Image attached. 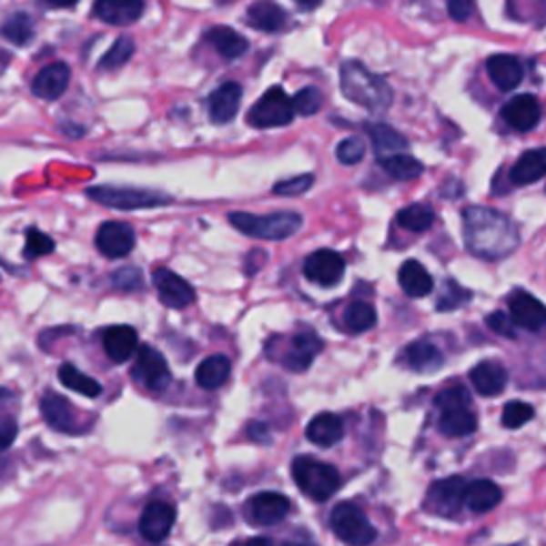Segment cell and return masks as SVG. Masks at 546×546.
Segmentation results:
<instances>
[{
    "instance_id": "cell-1",
    "label": "cell",
    "mask_w": 546,
    "mask_h": 546,
    "mask_svg": "<svg viewBox=\"0 0 546 546\" xmlns=\"http://www.w3.org/2000/svg\"><path fill=\"white\" fill-rule=\"evenodd\" d=\"M465 246L480 258L498 260L512 254L519 248V228L508 216L491 207H468L463 212Z\"/></svg>"
},
{
    "instance_id": "cell-2",
    "label": "cell",
    "mask_w": 546,
    "mask_h": 546,
    "mask_svg": "<svg viewBox=\"0 0 546 546\" xmlns=\"http://www.w3.org/2000/svg\"><path fill=\"white\" fill-rule=\"evenodd\" d=\"M339 88L355 105H361L371 114H382L393 105V90L380 76H374L368 66L357 60L344 62L339 68Z\"/></svg>"
},
{
    "instance_id": "cell-3",
    "label": "cell",
    "mask_w": 546,
    "mask_h": 546,
    "mask_svg": "<svg viewBox=\"0 0 546 546\" xmlns=\"http://www.w3.org/2000/svg\"><path fill=\"white\" fill-rule=\"evenodd\" d=\"M231 225L244 235L267 241H282L293 238L303 227V216L297 212H276V214H246L233 212L228 214Z\"/></svg>"
},
{
    "instance_id": "cell-4",
    "label": "cell",
    "mask_w": 546,
    "mask_h": 546,
    "mask_svg": "<svg viewBox=\"0 0 546 546\" xmlns=\"http://www.w3.org/2000/svg\"><path fill=\"white\" fill-rule=\"evenodd\" d=\"M293 478L301 493H306L314 501H327L338 493L341 485L338 468L314 457H297L293 461Z\"/></svg>"
},
{
    "instance_id": "cell-5",
    "label": "cell",
    "mask_w": 546,
    "mask_h": 546,
    "mask_svg": "<svg viewBox=\"0 0 546 546\" xmlns=\"http://www.w3.org/2000/svg\"><path fill=\"white\" fill-rule=\"evenodd\" d=\"M297 114L293 98L280 86H273L248 111V124L254 128H280L288 126Z\"/></svg>"
},
{
    "instance_id": "cell-6",
    "label": "cell",
    "mask_w": 546,
    "mask_h": 546,
    "mask_svg": "<svg viewBox=\"0 0 546 546\" xmlns=\"http://www.w3.org/2000/svg\"><path fill=\"white\" fill-rule=\"evenodd\" d=\"M331 530L341 542L365 546L376 542L378 530L371 525V521L365 517L361 508H357L350 501H341L331 512Z\"/></svg>"
},
{
    "instance_id": "cell-7",
    "label": "cell",
    "mask_w": 546,
    "mask_h": 546,
    "mask_svg": "<svg viewBox=\"0 0 546 546\" xmlns=\"http://www.w3.org/2000/svg\"><path fill=\"white\" fill-rule=\"evenodd\" d=\"M92 201L114 209H150L163 207L171 201L169 195L146 188H116V186H95L88 190Z\"/></svg>"
},
{
    "instance_id": "cell-8",
    "label": "cell",
    "mask_w": 546,
    "mask_h": 546,
    "mask_svg": "<svg viewBox=\"0 0 546 546\" xmlns=\"http://www.w3.org/2000/svg\"><path fill=\"white\" fill-rule=\"evenodd\" d=\"M346 260L335 250H316L303 263V276L316 287L333 288L344 278Z\"/></svg>"
},
{
    "instance_id": "cell-9",
    "label": "cell",
    "mask_w": 546,
    "mask_h": 546,
    "mask_svg": "<svg viewBox=\"0 0 546 546\" xmlns=\"http://www.w3.org/2000/svg\"><path fill=\"white\" fill-rule=\"evenodd\" d=\"M133 376L154 393L165 390L171 382V369L167 365V359L152 346H141L139 352H136Z\"/></svg>"
},
{
    "instance_id": "cell-10",
    "label": "cell",
    "mask_w": 546,
    "mask_h": 546,
    "mask_svg": "<svg viewBox=\"0 0 546 546\" xmlns=\"http://www.w3.org/2000/svg\"><path fill=\"white\" fill-rule=\"evenodd\" d=\"M288 512H290V501L284 498L282 493H276V491H263L252 495L246 504V519L250 521L252 525H258V527H269L280 523V521L287 519Z\"/></svg>"
},
{
    "instance_id": "cell-11",
    "label": "cell",
    "mask_w": 546,
    "mask_h": 546,
    "mask_svg": "<svg viewBox=\"0 0 546 546\" xmlns=\"http://www.w3.org/2000/svg\"><path fill=\"white\" fill-rule=\"evenodd\" d=\"M152 280L154 287L158 290V299L163 306L171 309H182L188 308L190 303H195V288H192L182 276H177L176 271L158 267V269L152 273Z\"/></svg>"
},
{
    "instance_id": "cell-12",
    "label": "cell",
    "mask_w": 546,
    "mask_h": 546,
    "mask_svg": "<svg viewBox=\"0 0 546 546\" xmlns=\"http://www.w3.org/2000/svg\"><path fill=\"white\" fill-rule=\"evenodd\" d=\"M176 525V508L167 501H152L139 519V533L147 542H163Z\"/></svg>"
},
{
    "instance_id": "cell-13",
    "label": "cell",
    "mask_w": 546,
    "mask_h": 546,
    "mask_svg": "<svg viewBox=\"0 0 546 546\" xmlns=\"http://www.w3.org/2000/svg\"><path fill=\"white\" fill-rule=\"evenodd\" d=\"M96 248L107 258L126 257L135 248V231L124 222H103L96 231Z\"/></svg>"
},
{
    "instance_id": "cell-14",
    "label": "cell",
    "mask_w": 546,
    "mask_h": 546,
    "mask_svg": "<svg viewBox=\"0 0 546 546\" xmlns=\"http://www.w3.org/2000/svg\"><path fill=\"white\" fill-rule=\"evenodd\" d=\"M508 308H511L514 325L525 331L536 333L546 327V306L525 290H514L508 299Z\"/></svg>"
},
{
    "instance_id": "cell-15",
    "label": "cell",
    "mask_w": 546,
    "mask_h": 546,
    "mask_svg": "<svg viewBox=\"0 0 546 546\" xmlns=\"http://www.w3.org/2000/svg\"><path fill=\"white\" fill-rule=\"evenodd\" d=\"M322 350V339L314 331H301L290 338L288 350L282 359V365L290 371H306Z\"/></svg>"
},
{
    "instance_id": "cell-16",
    "label": "cell",
    "mask_w": 546,
    "mask_h": 546,
    "mask_svg": "<svg viewBox=\"0 0 546 546\" xmlns=\"http://www.w3.org/2000/svg\"><path fill=\"white\" fill-rule=\"evenodd\" d=\"M41 414L46 423L56 431L76 433L77 431V414L73 403L58 393H46L41 399Z\"/></svg>"
},
{
    "instance_id": "cell-17",
    "label": "cell",
    "mask_w": 546,
    "mask_h": 546,
    "mask_svg": "<svg viewBox=\"0 0 546 546\" xmlns=\"http://www.w3.org/2000/svg\"><path fill=\"white\" fill-rule=\"evenodd\" d=\"M540 116H542V109H540L538 98L531 95L514 96L504 105V109H501V117H504L508 126L521 130V133L536 128Z\"/></svg>"
},
{
    "instance_id": "cell-18",
    "label": "cell",
    "mask_w": 546,
    "mask_h": 546,
    "mask_svg": "<svg viewBox=\"0 0 546 546\" xmlns=\"http://www.w3.org/2000/svg\"><path fill=\"white\" fill-rule=\"evenodd\" d=\"M68 82H71V68L65 62H54L35 76L33 95L43 98V101H56L65 95Z\"/></svg>"
},
{
    "instance_id": "cell-19",
    "label": "cell",
    "mask_w": 546,
    "mask_h": 546,
    "mask_svg": "<svg viewBox=\"0 0 546 546\" xmlns=\"http://www.w3.org/2000/svg\"><path fill=\"white\" fill-rule=\"evenodd\" d=\"M144 0H96L95 15L111 26H128L144 15Z\"/></svg>"
},
{
    "instance_id": "cell-20",
    "label": "cell",
    "mask_w": 546,
    "mask_h": 546,
    "mask_svg": "<svg viewBox=\"0 0 546 546\" xmlns=\"http://www.w3.org/2000/svg\"><path fill=\"white\" fill-rule=\"evenodd\" d=\"M241 96H244V90H241V86L235 82H227L222 84L220 88H216L207 98V109L212 122L216 124L231 122L239 111Z\"/></svg>"
},
{
    "instance_id": "cell-21",
    "label": "cell",
    "mask_w": 546,
    "mask_h": 546,
    "mask_svg": "<svg viewBox=\"0 0 546 546\" xmlns=\"http://www.w3.org/2000/svg\"><path fill=\"white\" fill-rule=\"evenodd\" d=\"M344 423L338 414L322 412L309 420L306 427V438L309 442L320 446V449H331V446L339 444L344 440Z\"/></svg>"
},
{
    "instance_id": "cell-22",
    "label": "cell",
    "mask_w": 546,
    "mask_h": 546,
    "mask_svg": "<svg viewBox=\"0 0 546 546\" xmlns=\"http://www.w3.org/2000/svg\"><path fill=\"white\" fill-rule=\"evenodd\" d=\"M136 341H139V335H136L133 327L128 325L109 327L103 335L105 355H107L114 363H126L128 359L135 355Z\"/></svg>"
},
{
    "instance_id": "cell-23",
    "label": "cell",
    "mask_w": 546,
    "mask_h": 546,
    "mask_svg": "<svg viewBox=\"0 0 546 546\" xmlns=\"http://www.w3.org/2000/svg\"><path fill=\"white\" fill-rule=\"evenodd\" d=\"M465 489H468V482L461 476H452L442 482H436L430 491L433 508L440 514L457 512L461 504H465Z\"/></svg>"
},
{
    "instance_id": "cell-24",
    "label": "cell",
    "mask_w": 546,
    "mask_h": 546,
    "mask_svg": "<svg viewBox=\"0 0 546 546\" xmlns=\"http://www.w3.org/2000/svg\"><path fill=\"white\" fill-rule=\"evenodd\" d=\"M487 73L500 90L511 92L523 82V65L511 54H498L487 60Z\"/></svg>"
},
{
    "instance_id": "cell-25",
    "label": "cell",
    "mask_w": 546,
    "mask_h": 546,
    "mask_svg": "<svg viewBox=\"0 0 546 546\" xmlns=\"http://www.w3.org/2000/svg\"><path fill=\"white\" fill-rule=\"evenodd\" d=\"M470 380L474 384L476 393L485 397H495L506 389L508 371L495 361H482L470 371Z\"/></svg>"
},
{
    "instance_id": "cell-26",
    "label": "cell",
    "mask_w": 546,
    "mask_h": 546,
    "mask_svg": "<svg viewBox=\"0 0 546 546\" xmlns=\"http://www.w3.org/2000/svg\"><path fill=\"white\" fill-rule=\"evenodd\" d=\"M397 280H399V287L403 293L412 297V299L427 297L433 290L431 273L427 271L419 260H406V263L401 265Z\"/></svg>"
},
{
    "instance_id": "cell-27",
    "label": "cell",
    "mask_w": 546,
    "mask_h": 546,
    "mask_svg": "<svg viewBox=\"0 0 546 546\" xmlns=\"http://www.w3.org/2000/svg\"><path fill=\"white\" fill-rule=\"evenodd\" d=\"M287 14L273 0H257L248 7V22L263 33H280L287 26Z\"/></svg>"
},
{
    "instance_id": "cell-28",
    "label": "cell",
    "mask_w": 546,
    "mask_h": 546,
    "mask_svg": "<svg viewBox=\"0 0 546 546\" xmlns=\"http://www.w3.org/2000/svg\"><path fill=\"white\" fill-rule=\"evenodd\" d=\"M403 359H406V365L410 369L420 371V374H431V371H436L444 365L442 352H440L438 346H433L427 339H419L414 344H410L403 350Z\"/></svg>"
},
{
    "instance_id": "cell-29",
    "label": "cell",
    "mask_w": 546,
    "mask_h": 546,
    "mask_svg": "<svg viewBox=\"0 0 546 546\" xmlns=\"http://www.w3.org/2000/svg\"><path fill=\"white\" fill-rule=\"evenodd\" d=\"M470 408L471 406H457V408L440 410V420H438L440 431L449 438L471 436V433L476 431L478 420Z\"/></svg>"
},
{
    "instance_id": "cell-30",
    "label": "cell",
    "mask_w": 546,
    "mask_h": 546,
    "mask_svg": "<svg viewBox=\"0 0 546 546\" xmlns=\"http://www.w3.org/2000/svg\"><path fill=\"white\" fill-rule=\"evenodd\" d=\"M546 176V147L527 150L511 169V179L517 186H527L538 182Z\"/></svg>"
},
{
    "instance_id": "cell-31",
    "label": "cell",
    "mask_w": 546,
    "mask_h": 546,
    "mask_svg": "<svg viewBox=\"0 0 546 546\" xmlns=\"http://www.w3.org/2000/svg\"><path fill=\"white\" fill-rule=\"evenodd\" d=\"M500 501L501 489L493 480H487V478L470 482L468 489H465V506L476 514L493 511L495 506H500Z\"/></svg>"
},
{
    "instance_id": "cell-32",
    "label": "cell",
    "mask_w": 546,
    "mask_h": 546,
    "mask_svg": "<svg viewBox=\"0 0 546 546\" xmlns=\"http://www.w3.org/2000/svg\"><path fill=\"white\" fill-rule=\"evenodd\" d=\"M205 39L212 43L216 52L227 60H238L248 52V39L241 36L238 30L228 26H214L205 33Z\"/></svg>"
},
{
    "instance_id": "cell-33",
    "label": "cell",
    "mask_w": 546,
    "mask_h": 546,
    "mask_svg": "<svg viewBox=\"0 0 546 546\" xmlns=\"http://www.w3.org/2000/svg\"><path fill=\"white\" fill-rule=\"evenodd\" d=\"M231 376V361L225 355H214L197 368L195 380L205 390H216L228 380Z\"/></svg>"
},
{
    "instance_id": "cell-34",
    "label": "cell",
    "mask_w": 546,
    "mask_h": 546,
    "mask_svg": "<svg viewBox=\"0 0 546 546\" xmlns=\"http://www.w3.org/2000/svg\"><path fill=\"white\" fill-rule=\"evenodd\" d=\"M368 133L371 136V144H374L378 160L408 150V141L403 139L401 133H397L395 128L387 126V124H374V126L368 128Z\"/></svg>"
},
{
    "instance_id": "cell-35",
    "label": "cell",
    "mask_w": 546,
    "mask_h": 546,
    "mask_svg": "<svg viewBox=\"0 0 546 546\" xmlns=\"http://www.w3.org/2000/svg\"><path fill=\"white\" fill-rule=\"evenodd\" d=\"M58 380L62 382V387L76 390V393L84 395V397H90V399H96V397L103 393L101 382H96L95 378L86 376L84 371H79L76 365H71V363L60 365Z\"/></svg>"
},
{
    "instance_id": "cell-36",
    "label": "cell",
    "mask_w": 546,
    "mask_h": 546,
    "mask_svg": "<svg viewBox=\"0 0 546 546\" xmlns=\"http://www.w3.org/2000/svg\"><path fill=\"white\" fill-rule=\"evenodd\" d=\"M433 222H436V212L431 205L425 203L408 205L397 212V225L412 233H425L427 228L433 227Z\"/></svg>"
},
{
    "instance_id": "cell-37",
    "label": "cell",
    "mask_w": 546,
    "mask_h": 546,
    "mask_svg": "<svg viewBox=\"0 0 546 546\" xmlns=\"http://www.w3.org/2000/svg\"><path fill=\"white\" fill-rule=\"evenodd\" d=\"M380 165L390 177L399 179V182L417 179L423 176V171H425L423 163H419V160L414 157H410V154H393V157L380 158Z\"/></svg>"
},
{
    "instance_id": "cell-38",
    "label": "cell",
    "mask_w": 546,
    "mask_h": 546,
    "mask_svg": "<svg viewBox=\"0 0 546 546\" xmlns=\"http://www.w3.org/2000/svg\"><path fill=\"white\" fill-rule=\"evenodd\" d=\"M378 322L376 309L365 301H355L344 309V327L350 333H365Z\"/></svg>"
},
{
    "instance_id": "cell-39",
    "label": "cell",
    "mask_w": 546,
    "mask_h": 546,
    "mask_svg": "<svg viewBox=\"0 0 546 546\" xmlns=\"http://www.w3.org/2000/svg\"><path fill=\"white\" fill-rule=\"evenodd\" d=\"M133 54H135L133 39H130V36H120V39L109 47V52L103 56L101 62H98V68H101V71H116V68L126 65V62L133 58Z\"/></svg>"
},
{
    "instance_id": "cell-40",
    "label": "cell",
    "mask_w": 546,
    "mask_h": 546,
    "mask_svg": "<svg viewBox=\"0 0 546 546\" xmlns=\"http://www.w3.org/2000/svg\"><path fill=\"white\" fill-rule=\"evenodd\" d=\"M35 24L30 20L28 14H14L7 17L3 26V35L5 39L15 43V46H26V43L33 39L35 35Z\"/></svg>"
},
{
    "instance_id": "cell-41",
    "label": "cell",
    "mask_w": 546,
    "mask_h": 546,
    "mask_svg": "<svg viewBox=\"0 0 546 546\" xmlns=\"http://www.w3.org/2000/svg\"><path fill=\"white\" fill-rule=\"evenodd\" d=\"M533 419V408L525 401H511L504 406V412H501V425L506 430H519L525 423H530Z\"/></svg>"
},
{
    "instance_id": "cell-42",
    "label": "cell",
    "mask_w": 546,
    "mask_h": 546,
    "mask_svg": "<svg viewBox=\"0 0 546 546\" xmlns=\"http://www.w3.org/2000/svg\"><path fill=\"white\" fill-rule=\"evenodd\" d=\"M54 239L46 235L39 228H28L26 231V246H24V257L26 258H39L46 254L54 252Z\"/></svg>"
},
{
    "instance_id": "cell-43",
    "label": "cell",
    "mask_w": 546,
    "mask_h": 546,
    "mask_svg": "<svg viewBox=\"0 0 546 546\" xmlns=\"http://www.w3.org/2000/svg\"><path fill=\"white\" fill-rule=\"evenodd\" d=\"M335 157L341 165H359L365 157V144L361 136H349V139H344L338 146V150H335Z\"/></svg>"
},
{
    "instance_id": "cell-44",
    "label": "cell",
    "mask_w": 546,
    "mask_h": 546,
    "mask_svg": "<svg viewBox=\"0 0 546 546\" xmlns=\"http://www.w3.org/2000/svg\"><path fill=\"white\" fill-rule=\"evenodd\" d=\"M295 109L299 116H314L318 114L322 107V95L318 88H312V86H308V88H303L297 92L293 96Z\"/></svg>"
},
{
    "instance_id": "cell-45",
    "label": "cell",
    "mask_w": 546,
    "mask_h": 546,
    "mask_svg": "<svg viewBox=\"0 0 546 546\" xmlns=\"http://www.w3.org/2000/svg\"><path fill=\"white\" fill-rule=\"evenodd\" d=\"M470 299H471V295L468 293V290L461 288L455 282H446V290H444V295L440 297L438 309L440 312H449V309L461 308L463 303H468Z\"/></svg>"
},
{
    "instance_id": "cell-46",
    "label": "cell",
    "mask_w": 546,
    "mask_h": 546,
    "mask_svg": "<svg viewBox=\"0 0 546 546\" xmlns=\"http://www.w3.org/2000/svg\"><path fill=\"white\" fill-rule=\"evenodd\" d=\"M314 177L312 176H297L293 179H284V182H278L273 186V192L280 197H297L303 195V192H308L312 188Z\"/></svg>"
},
{
    "instance_id": "cell-47",
    "label": "cell",
    "mask_w": 546,
    "mask_h": 546,
    "mask_svg": "<svg viewBox=\"0 0 546 546\" xmlns=\"http://www.w3.org/2000/svg\"><path fill=\"white\" fill-rule=\"evenodd\" d=\"M111 284H114L117 290L130 293V290H136L141 287V271L135 269V267H124V269H117L114 276H111Z\"/></svg>"
},
{
    "instance_id": "cell-48",
    "label": "cell",
    "mask_w": 546,
    "mask_h": 546,
    "mask_svg": "<svg viewBox=\"0 0 546 546\" xmlns=\"http://www.w3.org/2000/svg\"><path fill=\"white\" fill-rule=\"evenodd\" d=\"M436 406H438V410L471 406V399H470V393L463 387H452V389L442 390V393L436 397Z\"/></svg>"
},
{
    "instance_id": "cell-49",
    "label": "cell",
    "mask_w": 546,
    "mask_h": 546,
    "mask_svg": "<svg viewBox=\"0 0 546 546\" xmlns=\"http://www.w3.org/2000/svg\"><path fill=\"white\" fill-rule=\"evenodd\" d=\"M476 0H449V15L455 22H468L474 15Z\"/></svg>"
},
{
    "instance_id": "cell-50",
    "label": "cell",
    "mask_w": 546,
    "mask_h": 546,
    "mask_svg": "<svg viewBox=\"0 0 546 546\" xmlns=\"http://www.w3.org/2000/svg\"><path fill=\"white\" fill-rule=\"evenodd\" d=\"M487 325H489V329H491V331L500 333V335H506V338H514V335H517V333H514V329H512V325H514L512 316L508 318L504 312L489 314L487 316Z\"/></svg>"
},
{
    "instance_id": "cell-51",
    "label": "cell",
    "mask_w": 546,
    "mask_h": 546,
    "mask_svg": "<svg viewBox=\"0 0 546 546\" xmlns=\"http://www.w3.org/2000/svg\"><path fill=\"white\" fill-rule=\"evenodd\" d=\"M248 438L257 440V442H263V444L271 440L269 431H267V425L263 423H250V427H248Z\"/></svg>"
},
{
    "instance_id": "cell-52",
    "label": "cell",
    "mask_w": 546,
    "mask_h": 546,
    "mask_svg": "<svg viewBox=\"0 0 546 546\" xmlns=\"http://www.w3.org/2000/svg\"><path fill=\"white\" fill-rule=\"evenodd\" d=\"M17 433V427L11 419H5L3 423V449H9L11 444H14V438Z\"/></svg>"
},
{
    "instance_id": "cell-53",
    "label": "cell",
    "mask_w": 546,
    "mask_h": 546,
    "mask_svg": "<svg viewBox=\"0 0 546 546\" xmlns=\"http://www.w3.org/2000/svg\"><path fill=\"white\" fill-rule=\"evenodd\" d=\"M43 3H47L49 7H58V9H71L76 7L79 0H43Z\"/></svg>"
},
{
    "instance_id": "cell-54",
    "label": "cell",
    "mask_w": 546,
    "mask_h": 546,
    "mask_svg": "<svg viewBox=\"0 0 546 546\" xmlns=\"http://www.w3.org/2000/svg\"><path fill=\"white\" fill-rule=\"evenodd\" d=\"M295 3L303 9H316L322 3V0H295Z\"/></svg>"
}]
</instances>
